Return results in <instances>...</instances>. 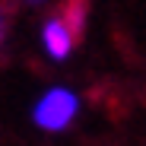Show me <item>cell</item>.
<instances>
[{
  "mask_svg": "<svg viewBox=\"0 0 146 146\" xmlns=\"http://www.w3.org/2000/svg\"><path fill=\"white\" fill-rule=\"evenodd\" d=\"M76 108H80V102L70 89H51L38 99V105L32 111V121L41 130H64L76 117Z\"/></svg>",
  "mask_w": 146,
  "mask_h": 146,
  "instance_id": "obj_1",
  "label": "cell"
},
{
  "mask_svg": "<svg viewBox=\"0 0 146 146\" xmlns=\"http://www.w3.org/2000/svg\"><path fill=\"white\" fill-rule=\"evenodd\" d=\"M41 41H44L48 54H51L54 60H64L70 54V48H73V29H70V22L64 16H51L41 26Z\"/></svg>",
  "mask_w": 146,
  "mask_h": 146,
  "instance_id": "obj_2",
  "label": "cell"
},
{
  "mask_svg": "<svg viewBox=\"0 0 146 146\" xmlns=\"http://www.w3.org/2000/svg\"><path fill=\"white\" fill-rule=\"evenodd\" d=\"M26 3H38V0H26Z\"/></svg>",
  "mask_w": 146,
  "mask_h": 146,
  "instance_id": "obj_3",
  "label": "cell"
}]
</instances>
